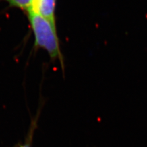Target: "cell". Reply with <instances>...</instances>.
<instances>
[{
	"label": "cell",
	"instance_id": "obj_1",
	"mask_svg": "<svg viewBox=\"0 0 147 147\" xmlns=\"http://www.w3.org/2000/svg\"><path fill=\"white\" fill-rule=\"evenodd\" d=\"M26 15L34 36L36 47L45 50L51 59H59L63 67V55L57 28L46 18L33 11L27 12Z\"/></svg>",
	"mask_w": 147,
	"mask_h": 147
},
{
	"label": "cell",
	"instance_id": "obj_3",
	"mask_svg": "<svg viewBox=\"0 0 147 147\" xmlns=\"http://www.w3.org/2000/svg\"><path fill=\"white\" fill-rule=\"evenodd\" d=\"M2 1L7 2L11 7L20 9L21 10L25 11L26 13L31 10L35 0H2Z\"/></svg>",
	"mask_w": 147,
	"mask_h": 147
},
{
	"label": "cell",
	"instance_id": "obj_2",
	"mask_svg": "<svg viewBox=\"0 0 147 147\" xmlns=\"http://www.w3.org/2000/svg\"><path fill=\"white\" fill-rule=\"evenodd\" d=\"M56 3L57 0H35L30 11L38 13L57 28L55 17Z\"/></svg>",
	"mask_w": 147,
	"mask_h": 147
}]
</instances>
